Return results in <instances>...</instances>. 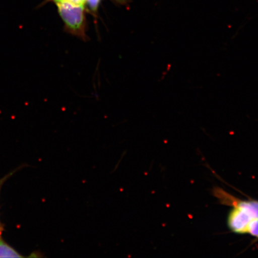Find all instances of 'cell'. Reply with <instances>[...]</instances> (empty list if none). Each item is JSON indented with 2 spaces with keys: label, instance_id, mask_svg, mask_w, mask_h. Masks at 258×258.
Listing matches in <instances>:
<instances>
[{
  "label": "cell",
  "instance_id": "cell-5",
  "mask_svg": "<svg viewBox=\"0 0 258 258\" xmlns=\"http://www.w3.org/2000/svg\"><path fill=\"white\" fill-rule=\"evenodd\" d=\"M101 1L102 0H86V6L88 11L91 13L95 18L97 15H98V10ZM114 1L119 3L125 2V0H114Z\"/></svg>",
  "mask_w": 258,
  "mask_h": 258
},
{
  "label": "cell",
  "instance_id": "cell-3",
  "mask_svg": "<svg viewBox=\"0 0 258 258\" xmlns=\"http://www.w3.org/2000/svg\"><path fill=\"white\" fill-rule=\"evenodd\" d=\"M219 199L223 201L225 204L230 205L233 207L240 208L247 212L253 219L258 218V201H240L226 194L223 191H218Z\"/></svg>",
  "mask_w": 258,
  "mask_h": 258
},
{
  "label": "cell",
  "instance_id": "cell-7",
  "mask_svg": "<svg viewBox=\"0 0 258 258\" xmlns=\"http://www.w3.org/2000/svg\"><path fill=\"white\" fill-rule=\"evenodd\" d=\"M48 1L52 2L54 4L60 3H67L73 5L85 6L86 8V0H48Z\"/></svg>",
  "mask_w": 258,
  "mask_h": 258
},
{
  "label": "cell",
  "instance_id": "cell-9",
  "mask_svg": "<svg viewBox=\"0 0 258 258\" xmlns=\"http://www.w3.org/2000/svg\"><path fill=\"white\" fill-rule=\"evenodd\" d=\"M1 231H2L1 225H0V234H1Z\"/></svg>",
  "mask_w": 258,
  "mask_h": 258
},
{
  "label": "cell",
  "instance_id": "cell-8",
  "mask_svg": "<svg viewBox=\"0 0 258 258\" xmlns=\"http://www.w3.org/2000/svg\"><path fill=\"white\" fill-rule=\"evenodd\" d=\"M15 172H15L10 173L8 174L7 176H6L4 177H3L2 179H0V192H1V189L3 184H4L6 180H7L9 178V177H11Z\"/></svg>",
  "mask_w": 258,
  "mask_h": 258
},
{
  "label": "cell",
  "instance_id": "cell-6",
  "mask_svg": "<svg viewBox=\"0 0 258 258\" xmlns=\"http://www.w3.org/2000/svg\"><path fill=\"white\" fill-rule=\"evenodd\" d=\"M247 233L258 238V218L253 219L248 227Z\"/></svg>",
  "mask_w": 258,
  "mask_h": 258
},
{
  "label": "cell",
  "instance_id": "cell-1",
  "mask_svg": "<svg viewBox=\"0 0 258 258\" xmlns=\"http://www.w3.org/2000/svg\"><path fill=\"white\" fill-rule=\"evenodd\" d=\"M55 5L58 14L63 21L64 31L81 40L88 41L86 12L88 11L85 6L67 3H57Z\"/></svg>",
  "mask_w": 258,
  "mask_h": 258
},
{
  "label": "cell",
  "instance_id": "cell-2",
  "mask_svg": "<svg viewBox=\"0 0 258 258\" xmlns=\"http://www.w3.org/2000/svg\"><path fill=\"white\" fill-rule=\"evenodd\" d=\"M253 219V218L244 210L240 208L234 207V209L229 215L228 227L235 233L246 234L248 227Z\"/></svg>",
  "mask_w": 258,
  "mask_h": 258
},
{
  "label": "cell",
  "instance_id": "cell-4",
  "mask_svg": "<svg viewBox=\"0 0 258 258\" xmlns=\"http://www.w3.org/2000/svg\"><path fill=\"white\" fill-rule=\"evenodd\" d=\"M24 256L0 238V257H23Z\"/></svg>",
  "mask_w": 258,
  "mask_h": 258
}]
</instances>
